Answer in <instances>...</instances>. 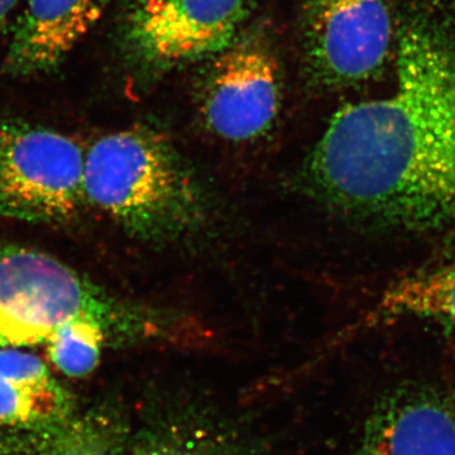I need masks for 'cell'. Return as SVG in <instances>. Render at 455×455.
<instances>
[{"label":"cell","mask_w":455,"mask_h":455,"mask_svg":"<svg viewBox=\"0 0 455 455\" xmlns=\"http://www.w3.org/2000/svg\"><path fill=\"white\" fill-rule=\"evenodd\" d=\"M326 205L385 226H455V44L433 20L401 29L388 97L334 114L304 166Z\"/></svg>","instance_id":"cell-1"},{"label":"cell","mask_w":455,"mask_h":455,"mask_svg":"<svg viewBox=\"0 0 455 455\" xmlns=\"http://www.w3.org/2000/svg\"><path fill=\"white\" fill-rule=\"evenodd\" d=\"M84 197L142 238L173 241L205 220L200 182L163 134L132 128L85 154Z\"/></svg>","instance_id":"cell-2"},{"label":"cell","mask_w":455,"mask_h":455,"mask_svg":"<svg viewBox=\"0 0 455 455\" xmlns=\"http://www.w3.org/2000/svg\"><path fill=\"white\" fill-rule=\"evenodd\" d=\"M79 316H97L142 338L172 341L179 316L121 309L50 254L0 245V347L23 348L51 339Z\"/></svg>","instance_id":"cell-3"},{"label":"cell","mask_w":455,"mask_h":455,"mask_svg":"<svg viewBox=\"0 0 455 455\" xmlns=\"http://www.w3.org/2000/svg\"><path fill=\"white\" fill-rule=\"evenodd\" d=\"M82 147L42 127L0 124V212L28 220H68L84 199Z\"/></svg>","instance_id":"cell-4"},{"label":"cell","mask_w":455,"mask_h":455,"mask_svg":"<svg viewBox=\"0 0 455 455\" xmlns=\"http://www.w3.org/2000/svg\"><path fill=\"white\" fill-rule=\"evenodd\" d=\"M250 0H132L123 40L152 70L217 56L233 44Z\"/></svg>","instance_id":"cell-5"},{"label":"cell","mask_w":455,"mask_h":455,"mask_svg":"<svg viewBox=\"0 0 455 455\" xmlns=\"http://www.w3.org/2000/svg\"><path fill=\"white\" fill-rule=\"evenodd\" d=\"M305 27L311 65L329 85L371 79L390 52L386 0H307Z\"/></svg>","instance_id":"cell-6"},{"label":"cell","mask_w":455,"mask_h":455,"mask_svg":"<svg viewBox=\"0 0 455 455\" xmlns=\"http://www.w3.org/2000/svg\"><path fill=\"white\" fill-rule=\"evenodd\" d=\"M215 61L203 97L209 130L233 142L262 136L280 109V73L274 52L259 38H244L233 41Z\"/></svg>","instance_id":"cell-7"},{"label":"cell","mask_w":455,"mask_h":455,"mask_svg":"<svg viewBox=\"0 0 455 455\" xmlns=\"http://www.w3.org/2000/svg\"><path fill=\"white\" fill-rule=\"evenodd\" d=\"M352 455H455V405L424 386L396 388L374 405Z\"/></svg>","instance_id":"cell-8"},{"label":"cell","mask_w":455,"mask_h":455,"mask_svg":"<svg viewBox=\"0 0 455 455\" xmlns=\"http://www.w3.org/2000/svg\"><path fill=\"white\" fill-rule=\"evenodd\" d=\"M103 8L104 0H28L3 70L14 77L53 70L100 20Z\"/></svg>","instance_id":"cell-9"},{"label":"cell","mask_w":455,"mask_h":455,"mask_svg":"<svg viewBox=\"0 0 455 455\" xmlns=\"http://www.w3.org/2000/svg\"><path fill=\"white\" fill-rule=\"evenodd\" d=\"M104 455H252L233 427L203 410L164 412L133 436L121 438Z\"/></svg>","instance_id":"cell-10"},{"label":"cell","mask_w":455,"mask_h":455,"mask_svg":"<svg viewBox=\"0 0 455 455\" xmlns=\"http://www.w3.org/2000/svg\"><path fill=\"white\" fill-rule=\"evenodd\" d=\"M388 316H412L455 326V260L397 281L383 296Z\"/></svg>","instance_id":"cell-11"},{"label":"cell","mask_w":455,"mask_h":455,"mask_svg":"<svg viewBox=\"0 0 455 455\" xmlns=\"http://www.w3.org/2000/svg\"><path fill=\"white\" fill-rule=\"evenodd\" d=\"M122 435L106 425L56 424L0 439V455H104Z\"/></svg>","instance_id":"cell-12"},{"label":"cell","mask_w":455,"mask_h":455,"mask_svg":"<svg viewBox=\"0 0 455 455\" xmlns=\"http://www.w3.org/2000/svg\"><path fill=\"white\" fill-rule=\"evenodd\" d=\"M112 323L97 316H79L60 326L47 341L52 363L70 377L92 373L100 362Z\"/></svg>","instance_id":"cell-13"},{"label":"cell","mask_w":455,"mask_h":455,"mask_svg":"<svg viewBox=\"0 0 455 455\" xmlns=\"http://www.w3.org/2000/svg\"><path fill=\"white\" fill-rule=\"evenodd\" d=\"M68 411L64 390L35 391L0 376V425L37 429L61 424Z\"/></svg>","instance_id":"cell-14"},{"label":"cell","mask_w":455,"mask_h":455,"mask_svg":"<svg viewBox=\"0 0 455 455\" xmlns=\"http://www.w3.org/2000/svg\"><path fill=\"white\" fill-rule=\"evenodd\" d=\"M0 376L35 391H62L44 362L20 348L0 349Z\"/></svg>","instance_id":"cell-15"},{"label":"cell","mask_w":455,"mask_h":455,"mask_svg":"<svg viewBox=\"0 0 455 455\" xmlns=\"http://www.w3.org/2000/svg\"><path fill=\"white\" fill-rule=\"evenodd\" d=\"M20 2V0H0V29L7 23L9 16Z\"/></svg>","instance_id":"cell-16"}]
</instances>
